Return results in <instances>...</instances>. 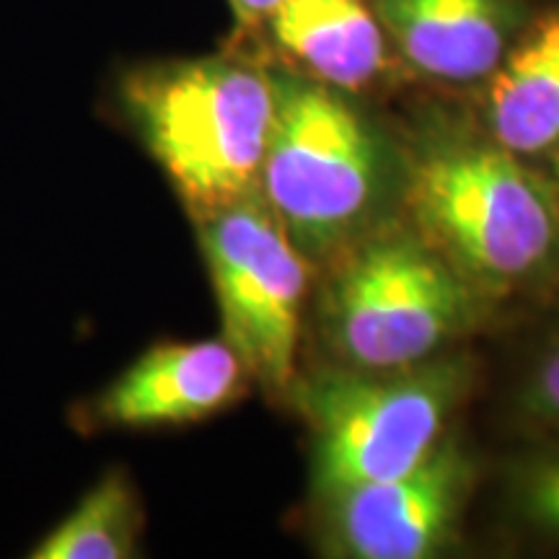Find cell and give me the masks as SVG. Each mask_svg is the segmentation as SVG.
<instances>
[{
  "instance_id": "5b68a950",
  "label": "cell",
  "mask_w": 559,
  "mask_h": 559,
  "mask_svg": "<svg viewBox=\"0 0 559 559\" xmlns=\"http://www.w3.org/2000/svg\"><path fill=\"white\" fill-rule=\"evenodd\" d=\"M472 383L469 360L438 355L407 368H332L293 383L313 430L317 498L409 472L445 436Z\"/></svg>"
},
{
  "instance_id": "8992f818",
  "label": "cell",
  "mask_w": 559,
  "mask_h": 559,
  "mask_svg": "<svg viewBox=\"0 0 559 559\" xmlns=\"http://www.w3.org/2000/svg\"><path fill=\"white\" fill-rule=\"evenodd\" d=\"M200 241L223 319V340L272 394L296 383L309 270L262 190L200 218Z\"/></svg>"
},
{
  "instance_id": "5bb4252c",
  "label": "cell",
  "mask_w": 559,
  "mask_h": 559,
  "mask_svg": "<svg viewBox=\"0 0 559 559\" xmlns=\"http://www.w3.org/2000/svg\"><path fill=\"white\" fill-rule=\"evenodd\" d=\"M519 407L534 425L559 432V332L528 368Z\"/></svg>"
},
{
  "instance_id": "2e32d148",
  "label": "cell",
  "mask_w": 559,
  "mask_h": 559,
  "mask_svg": "<svg viewBox=\"0 0 559 559\" xmlns=\"http://www.w3.org/2000/svg\"><path fill=\"white\" fill-rule=\"evenodd\" d=\"M549 185H551V190H555L557 202H559V151L555 153V177L549 179Z\"/></svg>"
},
{
  "instance_id": "3957f363",
  "label": "cell",
  "mask_w": 559,
  "mask_h": 559,
  "mask_svg": "<svg viewBox=\"0 0 559 559\" xmlns=\"http://www.w3.org/2000/svg\"><path fill=\"white\" fill-rule=\"evenodd\" d=\"M389 179L386 143L340 88L275 75L260 190L306 260L340 254L373 230Z\"/></svg>"
},
{
  "instance_id": "7a4b0ae2",
  "label": "cell",
  "mask_w": 559,
  "mask_h": 559,
  "mask_svg": "<svg viewBox=\"0 0 559 559\" xmlns=\"http://www.w3.org/2000/svg\"><path fill=\"white\" fill-rule=\"evenodd\" d=\"M145 148L198 218L260 190L275 75L230 58L158 62L122 79Z\"/></svg>"
},
{
  "instance_id": "8fae6325",
  "label": "cell",
  "mask_w": 559,
  "mask_h": 559,
  "mask_svg": "<svg viewBox=\"0 0 559 559\" xmlns=\"http://www.w3.org/2000/svg\"><path fill=\"white\" fill-rule=\"evenodd\" d=\"M267 26L280 50L347 94L370 86L386 66V34L370 0H280Z\"/></svg>"
},
{
  "instance_id": "52a82bcc",
  "label": "cell",
  "mask_w": 559,
  "mask_h": 559,
  "mask_svg": "<svg viewBox=\"0 0 559 559\" xmlns=\"http://www.w3.org/2000/svg\"><path fill=\"white\" fill-rule=\"evenodd\" d=\"M474 487V461L445 432L409 472L321 498V547L349 559H425L451 547Z\"/></svg>"
},
{
  "instance_id": "4fadbf2b",
  "label": "cell",
  "mask_w": 559,
  "mask_h": 559,
  "mask_svg": "<svg viewBox=\"0 0 559 559\" xmlns=\"http://www.w3.org/2000/svg\"><path fill=\"white\" fill-rule=\"evenodd\" d=\"M513 508L528 528L559 544V451L521 466L513 479Z\"/></svg>"
},
{
  "instance_id": "6da1fadb",
  "label": "cell",
  "mask_w": 559,
  "mask_h": 559,
  "mask_svg": "<svg viewBox=\"0 0 559 559\" xmlns=\"http://www.w3.org/2000/svg\"><path fill=\"white\" fill-rule=\"evenodd\" d=\"M415 230L481 300L539 288L559 270V202L489 132L432 122L407 153Z\"/></svg>"
},
{
  "instance_id": "30bf717a",
  "label": "cell",
  "mask_w": 559,
  "mask_h": 559,
  "mask_svg": "<svg viewBox=\"0 0 559 559\" xmlns=\"http://www.w3.org/2000/svg\"><path fill=\"white\" fill-rule=\"evenodd\" d=\"M481 128L519 158L559 151V3L531 16L485 81Z\"/></svg>"
},
{
  "instance_id": "277c9868",
  "label": "cell",
  "mask_w": 559,
  "mask_h": 559,
  "mask_svg": "<svg viewBox=\"0 0 559 559\" xmlns=\"http://www.w3.org/2000/svg\"><path fill=\"white\" fill-rule=\"evenodd\" d=\"M334 257L319 326L342 368L432 360L479 317L481 298L415 226H376Z\"/></svg>"
},
{
  "instance_id": "9a60e30c",
  "label": "cell",
  "mask_w": 559,
  "mask_h": 559,
  "mask_svg": "<svg viewBox=\"0 0 559 559\" xmlns=\"http://www.w3.org/2000/svg\"><path fill=\"white\" fill-rule=\"evenodd\" d=\"M277 3L280 0H228L236 24L241 29H254V26L267 24L270 13L277 9Z\"/></svg>"
},
{
  "instance_id": "ba28073f",
  "label": "cell",
  "mask_w": 559,
  "mask_h": 559,
  "mask_svg": "<svg viewBox=\"0 0 559 559\" xmlns=\"http://www.w3.org/2000/svg\"><path fill=\"white\" fill-rule=\"evenodd\" d=\"M383 34L423 75L487 81L523 26L528 0H370Z\"/></svg>"
},
{
  "instance_id": "7c38bea8",
  "label": "cell",
  "mask_w": 559,
  "mask_h": 559,
  "mask_svg": "<svg viewBox=\"0 0 559 559\" xmlns=\"http://www.w3.org/2000/svg\"><path fill=\"white\" fill-rule=\"evenodd\" d=\"M143 513L135 487L111 472L34 547V559H124L138 549Z\"/></svg>"
},
{
  "instance_id": "9c48e42d",
  "label": "cell",
  "mask_w": 559,
  "mask_h": 559,
  "mask_svg": "<svg viewBox=\"0 0 559 559\" xmlns=\"http://www.w3.org/2000/svg\"><path fill=\"white\" fill-rule=\"evenodd\" d=\"M247 376L226 340L158 345L104 391L96 415L120 428L198 423L241 400Z\"/></svg>"
}]
</instances>
